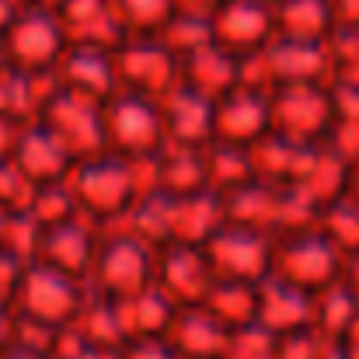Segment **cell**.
I'll return each mask as SVG.
<instances>
[{"label":"cell","instance_id":"obj_1","mask_svg":"<svg viewBox=\"0 0 359 359\" xmlns=\"http://www.w3.org/2000/svg\"><path fill=\"white\" fill-rule=\"evenodd\" d=\"M14 304L25 311L28 321L53 328V332H63L67 325H74V318L84 307L81 290H77V276L46 262V258L25 265L18 290H14Z\"/></svg>","mask_w":359,"mask_h":359},{"label":"cell","instance_id":"obj_2","mask_svg":"<svg viewBox=\"0 0 359 359\" xmlns=\"http://www.w3.org/2000/svg\"><path fill=\"white\" fill-rule=\"evenodd\" d=\"M342 248L335 244V238L328 231H314V227H297L286 238H279L276 255H272V272L311 290L321 293L332 283H339L342 272Z\"/></svg>","mask_w":359,"mask_h":359},{"label":"cell","instance_id":"obj_3","mask_svg":"<svg viewBox=\"0 0 359 359\" xmlns=\"http://www.w3.org/2000/svg\"><path fill=\"white\" fill-rule=\"evenodd\" d=\"M129 164H133V157H126L119 150H98L91 157H81L74 164V182H70L77 206L98 220L126 213L136 196Z\"/></svg>","mask_w":359,"mask_h":359},{"label":"cell","instance_id":"obj_4","mask_svg":"<svg viewBox=\"0 0 359 359\" xmlns=\"http://www.w3.org/2000/svg\"><path fill=\"white\" fill-rule=\"evenodd\" d=\"M105 136H109V150H119L133 161L154 157L168 136L161 102L133 88L116 91L112 98H105Z\"/></svg>","mask_w":359,"mask_h":359},{"label":"cell","instance_id":"obj_5","mask_svg":"<svg viewBox=\"0 0 359 359\" xmlns=\"http://www.w3.org/2000/svg\"><path fill=\"white\" fill-rule=\"evenodd\" d=\"M4 46H7V60L14 67L46 74V70L60 67L63 53L70 49L67 21L46 7H35L28 14H18L4 28Z\"/></svg>","mask_w":359,"mask_h":359},{"label":"cell","instance_id":"obj_6","mask_svg":"<svg viewBox=\"0 0 359 359\" xmlns=\"http://www.w3.org/2000/svg\"><path fill=\"white\" fill-rule=\"evenodd\" d=\"M217 279L224 283H258L272 272L276 244L255 231L251 224H224L213 238L203 244Z\"/></svg>","mask_w":359,"mask_h":359},{"label":"cell","instance_id":"obj_7","mask_svg":"<svg viewBox=\"0 0 359 359\" xmlns=\"http://www.w3.org/2000/svg\"><path fill=\"white\" fill-rule=\"evenodd\" d=\"M91 272L98 276L109 300H129L157 283V265L147 238H112L98 244Z\"/></svg>","mask_w":359,"mask_h":359},{"label":"cell","instance_id":"obj_8","mask_svg":"<svg viewBox=\"0 0 359 359\" xmlns=\"http://www.w3.org/2000/svg\"><path fill=\"white\" fill-rule=\"evenodd\" d=\"M213 39L231 53H251L262 49L265 39L276 32V11L269 0H224L213 11Z\"/></svg>","mask_w":359,"mask_h":359},{"label":"cell","instance_id":"obj_9","mask_svg":"<svg viewBox=\"0 0 359 359\" xmlns=\"http://www.w3.org/2000/svg\"><path fill=\"white\" fill-rule=\"evenodd\" d=\"M161 109H164L168 136L175 143L199 147L203 140L217 136V98L206 95L203 88L189 84V81H182L178 88H171L161 98Z\"/></svg>","mask_w":359,"mask_h":359},{"label":"cell","instance_id":"obj_10","mask_svg":"<svg viewBox=\"0 0 359 359\" xmlns=\"http://www.w3.org/2000/svg\"><path fill=\"white\" fill-rule=\"evenodd\" d=\"M35 185H46V182H60L74 171L77 157L70 154V147L53 133L49 122H35V126H25L18 133V143H14V157H11Z\"/></svg>","mask_w":359,"mask_h":359},{"label":"cell","instance_id":"obj_11","mask_svg":"<svg viewBox=\"0 0 359 359\" xmlns=\"http://www.w3.org/2000/svg\"><path fill=\"white\" fill-rule=\"evenodd\" d=\"M122 81L133 91L143 95H161L171 91V84L178 81L182 60L168 42H133V46H119L116 53Z\"/></svg>","mask_w":359,"mask_h":359},{"label":"cell","instance_id":"obj_12","mask_svg":"<svg viewBox=\"0 0 359 359\" xmlns=\"http://www.w3.org/2000/svg\"><path fill=\"white\" fill-rule=\"evenodd\" d=\"M272 133V102L251 88H231L217 98V136L248 147Z\"/></svg>","mask_w":359,"mask_h":359},{"label":"cell","instance_id":"obj_13","mask_svg":"<svg viewBox=\"0 0 359 359\" xmlns=\"http://www.w3.org/2000/svg\"><path fill=\"white\" fill-rule=\"evenodd\" d=\"M42 258L74 272V276H84L91 265H95V255H98V244L95 234H88L81 224L74 220H60V224H49L42 231V244H39Z\"/></svg>","mask_w":359,"mask_h":359},{"label":"cell","instance_id":"obj_14","mask_svg":"<svg viewBox=\"0 0 359 359\" xmlns=\"http://www.w3.org/2000/svg\"><path fill=\"white\" fill-rule=\"evenodd\" d=\"M335 21H339V14H335L332 0H283V7H279V25L286 35L321 39Z\"/></svg>","mask_w":359,"mask_h":359},{"label":"cell","instance_id":"obj_15","mask_svg":"<svg viewBox=\"0 0 359 359\" xmlns=\"http://www.w3.org/2000/svg\"><path fill=\"white\" fill-rule=\"evenodd\" d=\"M116 4L133 28H164L178 11V0H116Z\"/></svg>","mask_w":359,"mask_h":359},{"label":"cell","instance_id":"obj_16","mask_svg":"<svg viewBox=\"0 0 359 359\" xmlns=\"http://www.w3.org/2000/svg\"><path fill=\"white\" fill-rule=\"evenodd\" d=\"M122 359H185L168 335H143L122 346Z\"/></svg>","mask_w":359,"mask_h":359},{"label":"cell","instance_id":"obj_17","mask_svg":"<svg viewBox=\"0 0 359 359\" xmlns=\"http://www.w3.org/2000/svg\"><path fill=\"white\" fill-rule=\"evenodd\" d=\"M0 359H60L53 349H32V346H7Z\"/></svg>","mask_w":359,"mask_h":359},{"label":"cell","instance_id":"obj_18","mask_svg":"<svg viewBox=\"0 0 359 359\" xmlns=\"http://www.w3.org/2000/svg\"><path fill=\"white\" fill-rule=\"evenodd\" d=\"M11 300L7 297H0V353L11 346V335H14V325H11V307H7Z\"/></svg>","mask_w":359,"mask_h":359},{"label":"cell","instance_id":"obj_19","mask_svg":"<svg viewBox=\"0 0 359 359\" xmlns=\"http://www.w3.org/2000/svg\"><path fill=\"white\" fill-rule=\"evenodd\" d=\"M342 25H359V0H332Z\"/></svg>","mask_w":359,"mask_h":359},{"label":"cell","instance_id":"obj_20","mask_svg":"<svg viewBox=\"0 0 359 359\" xmlns=\"http://www.w3.org/2000/svg\"><path fill=\"white\" fill-rule=\"evenodd\" d=\"M7 220H11V213L0 206V244H4V234H7Z\"/></svg>","mask_w":359,"mask_h":359}]
</instances>
